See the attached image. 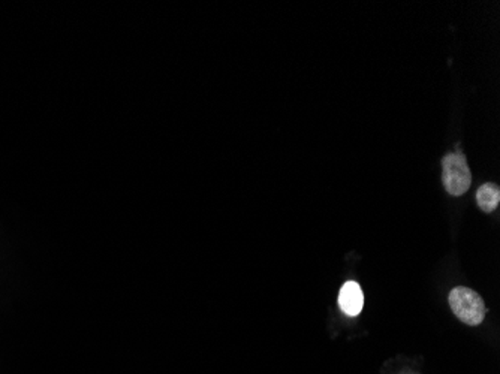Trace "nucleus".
<instances>
[{"label":"nucleus","instance_id":"nucleus-1","mask_svg":"<svg viewBox=\"0 0 500 374\" xmlns=\"http://www.w3.org/2000/svg\"><path fill=\"white\" fill-rule=\"evenodd\" d=\"M449 306L452 313L466 325L476 326L482 323L485 318L484 299L469 288H456L449 294Z\"/></svg>","mask_w":500,"mask_h":374},{"label":"nucleus","instance_id":"nucleus-2","mask_svg":"<svg viewBox=\"0 0 500 374\" xmlns=\"http://www.w3.org/2000/svg\"><path fill=\"white\" fill-rule=\"evenodd\" d=\"M442 180L446 192L452 196H461L463 193H466L472 183V174L468 167V160L461 151L446 155L442 160Z\"/></svg>","mask_w":500,"mask_h":374},{"label":"nucleus","instance_id":"nucleus-3","mask_svg":"<svg viewBox=\"0 0 500 374\" xmlns=\"http://www.w3.org/2000/svg\"><path fill=\"white\" fill-rule=\"evenodd\" d=\"M339 306L348 316H358L364 306V295L358 283L346 282L339 295Z\"/></svg>","mask_w":500,"mask_h":374},{"label":"nucleus","instance_id":"nucleus-4","mask_svg":"<svg viewBox=\"0 0 500 374\" xmlns=\"http://www.w3.org/2000/svg\"><path fill=\"white\" fill-rule=\"evenodd\" d=\"M476 201H478L480 208L485 213H492L497 208L500 202V189L494 183L482 184L478 192H476Z\"/></svg>","mask_w":500,"mask_h":374}]
</instances>
